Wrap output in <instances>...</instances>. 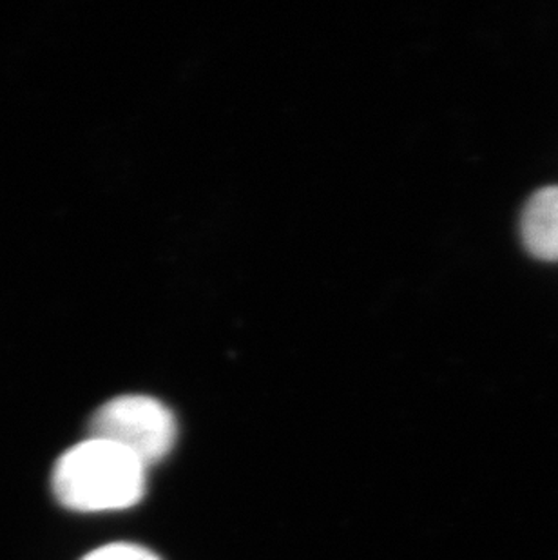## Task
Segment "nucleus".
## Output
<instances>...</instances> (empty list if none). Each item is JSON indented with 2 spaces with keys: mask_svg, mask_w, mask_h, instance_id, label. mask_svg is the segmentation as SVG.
<instances>
[{
  "mask_svg": "<svg viewBox=\"0 0 558 560\" xmlns=\"http://www.w3.org/2000/svg\"><path fill=\"white\" fill-rule=\"evenodd\" d=\"M51 487L57 501L74 512L126 510L146 495L148 466L112 441L90 438L57 460Z\"/></svg>",
  "mask_w": 558,
  "mask_h": 560,
  "instance_id": "obj_1",
  "label": "nucleus"
},
{
  "mask_svg": "<svg viewBox=\"0 0 558 560\" xmlns=\"http://www.w3.org/2000/svg\"><path fill=\"white\" fill-rule=\"evenodd\" d=\"M91 438L106 439L135 455L143 465L167 457L178 438L174 413L149 396L127 394L102 405L91 421Z\"/></svg>",
  "mask_w": 558,
  "mask_h": 560,
  "instance_id": "obj_2",
  "label": "nucleus"
},
{
  "mask_svg": "<svg viewBox=\"0 0 558 560\" xmlns=\"http://www.w3.org/2000/svg\"><path fill=\"white\" fill-rule=\"evenodd\" d=\"M522 244L544 261H558V186L544 187L527 200L521 218Z\"/></svg>",
  "mask_w": 558,
  "mask_h": 560,
  "instance_id": "obj_3",
  "label": "nucleus"
},
{
  "mask_svg": "<svg viewBox=\"0 0 558 560\" xmlns=\"http://www.w3.org/2000/svg\"><path fill=\"white\" fill-rule=\"evenodd\" d=\"M82 560H162L154 556L153 551L129 542H115V545L102 546L98 550L91 551Z\"/></svg>",
  "mask_w": 558,
  "mask_h": 560,
  "instance_id": "obj_4",
  "label": "nucleus"
}]
</instances>
